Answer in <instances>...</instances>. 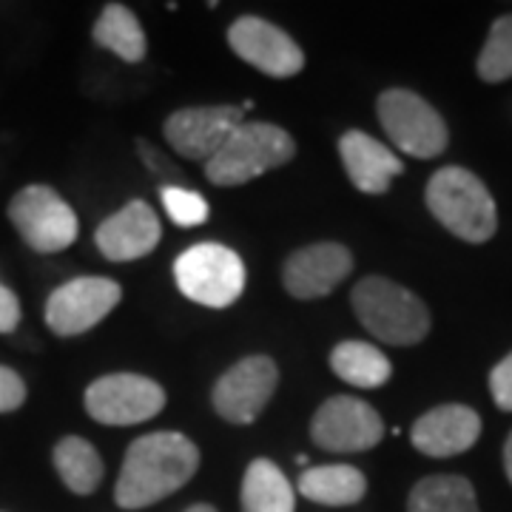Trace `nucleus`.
I'll return each instance as SVG.
<instances>
[{
  "label": "nucleus",
  "mask_w": 512,
  "mask_h": 512,
  "mask_svg": "<svg viewBox=\"0 0 512 512\" xmlns=\"http://www.w3.org/2000/svg\"><path fill=\"white\" fill-rule=\"evenodd\" d=\"M490 393L501 410L512 413V353H507L490 373Z\"/></svg>",
  "instance_id": "nucleus-27"
},
{
  "label": "nucleus",
  "mask_w": 512,
  "mask_h": 512,
  "mask_svg": "<svg viewBox=\"0 0 512 512\" xmlns=\"http://www.w3.org/2000/svg\"><path fill=\"white\" fill-rule=\"evenodd\" d=\"M478 77L484 83H504L512 77V15L493 23L487 43L478 55Z\"/></svg>",
  "instance_id": "nucleus-24"
},
{
  "label": "nucleus",
  "mask_w": 512,
  "mask_h": 512,
  "mask_svg": "<svg viewBox=\"0 0 512 512\" xmlns=\"http://www.w3.org/2000/svg\"><path fill=\"white\" fill-rule=\"evenodd\" d=\"M160 237L163 225L154 208L143 200H131L100 222L94 245L109 262H134L151 254L160 245Z\"/></svg>",
  "instance_id": "nucleus-15"
},
{
  "label": "nucleus",
  "mask_w": 512,
  "mask_h": 512,
  "mask_svg": "<svg viewBox=\"0 0 512 512\" xmlns=\"http://www.w3.org/2000/svg\"><path fill=\"white\" fill-rule=\"evenodd\" d=\"M339 157H342L348 180L362 194H384L390 183L404 174V163L393 148H387L376 137L356 128L342 134Z\"/></svg>",
  "instance_id": "nucleus-17"
},
{
  "label": "nucleus",
  "mask_w": 512,
  "mask_h": 512,
  "mask_svg": "<svg viewBox=\"0 0 512 512\" xmlns=\"http://www.w3.org/2000/svg\"><path fill=\"white\" fill-rule=\"evenodd\" d=\"M350 305L367 333H373L384 345L410 348L427 339L430 311L413 291L387 279L365 276L350 293Z\"/></svg>",
  "instance_id": "nucleus-3"
},
{
  "label": "nucleus",
  "mask_w": 512,
  "mask_h": 512,
  "mask_svg": "<svg viewBox=\"0 0 512 512\" xmlns=\"http://www.w3.org/2000/svg\"><path fill=\"white\" fill-rule=\"evenodd\" d=\"M9 222L37 254H60L72 248L80 222L69 202L52 185H23L9 200Z\"/></svg>",
  "instance_id": "nucleus-6"
},
{
  "label": "nucleus",
  "mask_w": 512,
  "mask_h": 512,
  "mask_svg": "<svg viewBox=\"0 0 512 512\" xmlns=\"http://www.w3.org/2000/svg\"><path fill=\"white\" fill-rule=\"evenodd\" d=\"M20 299L18 293L12 291L9 285H3L0 282V333H12V330H18L20 325Z\"/></svg>",
  "instance_id": "nucleus-29"
},
{
  "label": "nucleus",
  "mask_w": 512,
  "mask_h": 512,
  "mask_svg": "<svg viewBox=\"0 0 512 512\" xmlns=\"http://www.w3.org/2000/svg\"><path fill=\"white\" fill-rule=\"evenodd\" d=\"M242 512H296V490L271 458H254L242 478Z\"/></svg>",
  "instance_id": "nucleus-19"
},
{
  "label": "nucleus",
  "mask_w": 512,
  "mask_h": 512,
  "mask_svg": "<svg viewBox=\"0 0 512 512\" xmlns=\"http://www.w3.org/2000/svg\"><path fill=\"white\" fill-rule=\"evenodd\" d=\"M276 384H279V367L274 359L265 353H254L222 373L214 384L211 404L225 421L251 424L274 399Z\"/></svg>",
  "instance_id": "nucleus-10"
},
{
  "label": "nucleus",
  "mask_w": 512,
  "mask_h": 512,
  "mask_svg": "<svg viewBox=\"0 0 512 512\" xmlns=\"http://www.w3.org/2000/svg\"><path fill=\"white\" fill-rule=\"evenodd\" d=\"M430 214L470 245H484L498 231V208L487 185L461 165L439 168L424 188Z\"/></svg>",
  "instance_id": "nucleus-2"
},
{
  "label": "nucleus",
  "mask_w": 512,
  "mask_h": 512,
  "mask_svg": "<svg viewBox=\"0 0 512 512\" xmlns=\"http://www.w3.org/2000/svg\"><path fill=\"white\" fill-rule=\"evenodd\" d=\"M160 200H163L165 214L180 228L205 225L208 214H211V208H208V202H205L200 191H191L185 185H163L160 188Z\"/></svg>",
  "instance_id": "nucleus-25"
},
{
  "label": "nucleus",
  "mask_w": 512,
  "mask_h": 512,
  "mask_svg": "<svg viewBox=\"0 0 512 512\" xmlns=\"http://www.w3.org/2000/svg\"><path fill=\"white\" fill-rule=\"evenodd\" d=\"M137 151H140V157H143V163H146L148 171H154L157 177H163V185H180V180H183V174H180V168L174 163H168L163 154L157 151V148L151 146V143H146V140H140L137 143Z\"/></svg>",
  "instance_id": "nucleus-28"
},
{
  "label": "nucleus",
  "mask_w": 512,
  "mask_h": 512,
  "mask_svg": "<svg viewBox=\"0 0 512 512\" xmlns=\"http://www.w3.org/2000/svg\"><path fill=\"white\" fill-rule=\"evenodd\" d=\"M29 396V387L18 370L0 365V413H15Z\"/></svg>",
  "instance_id": "nucleus-26"
},
{
  "label": "nucleus",
  "mask_w": 512,
  "mask_h": 512,
  "mask_svg": "<svg viewBox=\"0 0 512 512\" xmlns=\"http://www.w3.org/2000/svg\"><path fill=\"white\" fill-rule=\"evenodd\" d=\"M299 493L322 507H353L367 493V478L350 464H322L299 476Z\"/></svg>",
  "instance_id": "nucleus-18"
},
{
  "label": "nucleus",
  "mask_w": 512,
  "mask_h": 512,
  "mask_svg": "<svg viewBox=\"0 0 512 512\" xmlns=\"http://www.w3.org/2000/svg\"><path fill=\"white\" fill-rule=\"evenodd\" d=\"M177 288L202 308L225 311L245 291V262L220 242H200L174 262Z\"/></svg>",
  "instance_id": "nucleus-5"
},
{
  "label": "nucleus",
  "mask_w": 512,
  "mask_h": 512,
  "mask_svg": "<svg viewBox=\"0 0 512 512\" xmlns=\"http://www.w3.org/2000/svg\"><path fill=\"white\" fill-rule=\"evenodd\" d=\"M52 461H55L60 481L74 495H92L106 473L103 458L94 450L92 441L80 439V436H66L57 441L52 450Z\"/></svg>",
  "instance_id": "nucleus-22"
},
{
  "label": "nucleus",
  "mask_w": 512,
  "mask_h": 512,
  "mask_svg": "<svg viewBox=\"0 0 512 512\" xmlns=\"http://www.w3.org/2000/svg\"><path fill=\"white\" fill-rule=\"evenodd\" d=\"M185 512H217L211 504H194V507H188Z\"/></svg>",
  "instance_id": "nucleus-31"
},
{
  "label": "nucleus",
  "mask_w": 512,
  "mask_h": 512,
  "mask_svg": "<svg viewBox=\"0 0 512 512\" xmlns=\"http://www.w3.org/2000/svg\"><path fill=\"white\" fill-rule=\"evenodd\" d=\"M504 470H507V478H510L512 484V433L510 439H507V444H504Z\"/></svg>",
  "instance_id": "nucleus-30"
},
{
  "label": "nucleus",
  "mask_w": 512,
  "mask_h": 512,
  "mask_svg": "<svg viewBox=\"0 0 512 512\" xmlns=\"http://www.w3.org/2000/svg\"><path fill=\"white\" fill-rule=\"evenodd\" d=\"M242 123L245 111L239 106H194L168 114L163 137L171 151H177L183 160L205 165Z\"/></svg>",
  "instance_id": "nucleus-11"
},
{
  "label": "nucleus",
  "mask_w": 512,
  "mask_h": 512,
  "mask_svg": "<svg viewBox=\"0 0 512 512\" xmlns=\"http://www.w3.org/2000/svg\"><path fill=\"white\" fill-rule=\"evenodd\" d=\"M481 436V419L467 404H439L416 419L410 430L413 447L430 458L467 453Z\"/></svg>",
  "instance_id": "nucleus-16"
},
{
  "label": "nucleus",
  "mask_w": 512,
  "mask_h": 512,
  "mask_svg": "<svg viewBox=\"0 0 512 512\" xmlns=\"http://www.w3.org/2000/svg\"><path fill=\"white\" fill-rule=\"evenodd\" d=\"M86 413L109 427H134L160 416L165 407L163 384L140 373H109L86 387Z\"/></svg>",
  "instance_id": "nucleus-8"
},
{
  "label": "nucleus",
  "mask_w": 512,
  "mask_h": 512,
  "mask_svg": "<svg viewBox=\"0 0 512 512\" xmlns=\"http://www.w3.org/2000/svg\"><path fill=\"white\" fill-rule=\"evenodd\" d=\"M376 114L390 143L416 160H433L450 143L444 117L410 89H387L379 94Z\"/></svg>",
  "instance_id": "nucleus-7"
},
{
  "label": "nucleus",
  "mask_w": 512,
  "mask_h": 512,
  "mask_svg": "<svg viewBox=\"0 0 512 512\" xmlns=\"http://www.w3.org/2000/svg\"><path fill=\"white\" fill-rule=\"evenodd\" d=\"M200 470V450L183 433H148L131 441L114 484V501L123 510H143L183 490Z\"/></svg>",
  "instance_id": "nucleus-1"
},
{
  "label": "nucleus",
  "mask_w": 512,
  "mask_h": 512,
  "mask_svg": "<svg viewBox=\"0 0 512 512\" xmlns=\"http://www.w3.org/2000/svg\"><path fill=\"white\" fill-rule=\"evenodd\" d=\"M94 43L100 49H109L126 63H140L148 52V40L137 15L123 3H106L97 15L92 29Z\"/></svg>",
  "instance_id": "nucleus-20"
},
{
  "label": "nucleus",
  "mask_w": 512,
  "mask_h": 512,
  "mask_svg": "<svg viewBox=\"0 0 512 512\" xmlns=\"http://www.w3.org/2000/svg\"><path fill=\"white\" fill-rule=\"evenodd\" d=\"M407 512H481L473 484L464 476H427L410 490Z\"/></svg>",
  "instance_id": "nucleus-23"
},
{
  "label": "nucleus",
  "mask_w": 512,
  "mask_h": 512,
  "mask_svg": "<svg viewBox=\"0 0 512 512\" xmlns=\"http://www.w3.org/2000/svg\"><path fill=\"white\" fill-rule=\"evenodd\" d=\"M330 370L342 382L362 387V390H376L390 382V376H393V365L382 350L370 342H356V339L339 342L330 350Z\"/></svg>",
  "instance_id": "nucleus-21"
},
{
  "label": "nucleus",
  "mask_w": 512,
  "mask_h": 512,
  "mask_svg": "<svg viewBox=\"0 0 512 512\" xmlns=\"http://www.w3.org/2000/svg\"><path fill=\"white\" fill-rule=\"evenodd\" d=\"M293 157L296 143L285 128L276 123H242L205 163V177L220 188H234L291 163Z\"/></svg>",
  "instance_id": "nucleus-4"
},
{
  "label": "nucleus",
  "mask_w": 512,
  "mask_h": 512,
  "mask_svg": "<svg viewBox=\"0 0 512 512\" xmlns=\"http://www.w3.org/2000/svg\"><path fill=\"white\" fill-rule=\"evenodd\" d=\"M123 299V288L109 276H77L63 282L46 299V325L52 333L69 339L97 328Z\"/></svg>",
  "instance_id": "nucleus-9"
},
{
  "label": "nucleus",
  "mask_w": 512,
  "mask_h": 512,
  "mask_svg": "<svg viewBox=\"0 0 512 512\" xmlns=\"http://www.w3.org/2000/svg\"><path fill=\"white\" fill-rule=\"evenodd\" d=\"M353 271V254L342 242H313L293 251L282 265V285L293 299H322Z\"/></svg>",
  "instance_id": "nucleus-14"
},
{
  "label": "nucleus",
  "mask_w": 512,
  "mask_h": 512,
  "mask_svg": "<svg viewBox=\"0 0 512 512\" xmlns=\"http://www.w3.org/2000/svg\"><path fill=\"white\" fill-rule=\"evenodd\" d=\"M228 46L239 60L276 80L293 77L305 69V52L299 49V43L285 29L256 15H242L231 23Z\"/></svg>",
  "instance_id": "nucleus-13"
},
{
  "label": "nucleus",
  "mask_w": 512,
  "mask_h": 512,
  "mask_svg": "<svg viewBox=\"0 0 512 512\" xmlns=\"http://www.w3.org/2000/svg\"><path fill=\"white\" fill-rule=\"evenodd\" d=\"M311 439L328 453H365L382 444L384 421L362 399L333 396L316 410L311 421Z\"/></svg>",
  "instance_id": "nucleus-12"
}]
</instances>
